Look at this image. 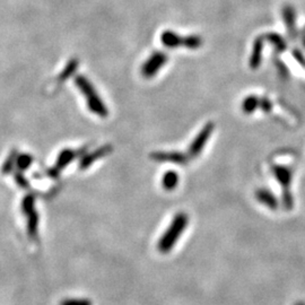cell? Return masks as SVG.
<instances>
[{
    "label": "cell",
    "mask_w": 305,
    "mask_h": 305,
    "mask_svg": "<svg viewBox=\"0 0 305 305\" xmlns=\"http://www.w3.org/2000/svg\"><path fill=\"white\" fill-rule=\"evenodd\" d=\"M189 223V217L186 212H178L174 216L173 221L171 222L170 226L163 234L160 238L157 248H159L160 252L167 253L176 246L178 239L182 235V233L186 230Z\"/></svg>",
    "instance_id": "obj_1"
},
{
    "label": "cell",
    "mask_w": 305,
    "mask_h": 305,
    "mask_svg": "<svg viewBox=\"0 0 305 305\" xmlns=\"http://www.w3.org/2000/svg\"><path fill=\"white\" fill-rule=\"evenodd\" d=\"M75 84L80 93L85 96L89 110L101 118H106L108 116V110L101 96L97 94V91L93 84L87 79L85 76H77L75 79Z\"/></svg>",
    "instance_id": "obj_2"
},
{
    "label": "cell",
    "mask_w": 305,
    "mask_h": 305,
    "mask_svg": "<svg viewBox=\"0 0 305 305\" xmlns=\"http://www.w3.org/2000/svg\"><path fill=\"white\" fill-rule=\"evenodd\" d=\"M161 41L166 48L176 49L179 47H184L188 49H198L203 45V39L198 35L180 36L176 32L165 31L161 35Z\"/></svg>",
    "instance_id": "obj_3"
},
{
    "label": "cell",
    "mask_w": 305,
    "mask_h": 305,
    "mask_svg": "<svg viewBox=\"0 0 305 305\" xmlns=\"http://www.w3.org/2000/svg\"><path fill=\"white\" fill-rule=\"evenodd\" d=\"M274 174L277 181L282 188V205H284L286 210H292L294 200L291 192V183H292V171L290 168L280 165L272 166Z\"/></svg>",
    "instance_id": "obj_4"
},
{
    "label": "cell",
    "mask_w": 305,
    "mask_h": 305,
    "mask_svg": "<svg viewBox=\"0 0 305 305\" xmlns=\"http://www.w3.org/2000/svg\"><path fill=\"white\" fill-rule=\"evenodd\" d=\"M212 132H214V123L208 122L205 124V127L200 130V133L197 136H195V138L192 140L191 145L189 147V159H194V157L200 155V152L205 148L206 143L209 140Z\"/></svg>",
    "instance_id": "obj_5"
},
{
    "label": "cell",
    "mask_w": 305,
    "mask_h": 305,
    "mask_svg": "<svg viewBox=\"0 0 305 305\" xmlns=\"http://www.w3.org/2000/svg\"><path fill=\"white\" fill-rule=\"evenodd\" d=\"M167 61V56L164 52H155L146 60L141 67V74L146 78H151L157 75L160 69L165 66Z\"/></svg>",
    "instance_id": "obj_6"
},
{
    "label": "cell",
    "mask_w": 305,
    "mask_h": 305,
    "mask_svg": "<svg viewBox=\"0 0 305 305\" xmlns=\"http://www.w3.org/2000/svg\"><path fill=\"white\" fill-rule=\"evenodd\" d=\"M79 152H83V150H73L70 148H66L60 151L56 165L50 168L48 172L49 176L52 178H57L60 174V171L63 170L64 167H67L70 164V162L74 161L79 155Z\"/></svg>",
    "instance_id": "obj_7"
},
{
    "label": "cell",
    "mask_w": 305,
    "mask_h": 305,
    "mask_svg": "<svg viewBox=\"0 0 305 305\" xmlns=\"http://www.w3.org/2000/svg\"><path fill=\"white\" fill-rule=\"evenodd\" d=\"M150 159L156 162H168L178 165H186L189 156L179 151H155L150 154Z\"/></svg>",
    "instance_id": "obj_8"
},
{
    "label": "cell",
    "mask_w": 305,
    "mask_h": 305,
    "mask_svg": "<svg viewBox=\"0 0 305 305\" xmlns=\"http://www.w3.org/2000/svg\"><path fill=\"white\" fill-rule=\"evenodd\" d=\"M113 150L112 145H104L102 146L101 148H97L96 150L89 152V154H85L79 162V168L80 170H86L89 168L93 163L97 160H101L103 157L110 154V152Z\"/></svg>",
    "instance_id": "obj_9"
},
{
    "label": "cell",
    "mask_w": 305,
    "mask_h": 305,
    "mask_svg": "<svg viewBox=\"0 0 305 305\" xmlns=\"http://www.w3.org/2000/svg\"><path fill=\"white\" fill-rule=\"evenodd\" d=\"M255 197H257L259 203L268 207L271 210H276L278 208V200L276 199L274 193L270 192L267 189H258L255 191Z\"/></svg>",
    "instance_id": "obj_10"
},
{
    "label": "cell",
    "mask_w": 305,
    "mask_h": 305,
    "mask_svg": "<svg viewBox=\"0 0 305 305\" xmlns=\"http://www.w3.org/2000/svg\"><path fill=\"white\" fill-rule=\"evenodd\" d=\"M27 216V235L31 239H37L39 234V214L37 211H31Z\"/></svg>",
    "instance_id": "obj_11"
},
{
    "label": "cell",
    "mask_w": 305,
    "mask_h": 305,
    "mask_svg": "<svg viewBox=\"0 0 305 305\" xmlns=\"http://www.w3.org/2000/svg\"><path fill=\"white\" fill-rule=\"evenodd\" d=\"M263 49H264V41L263 37H258L253 43V50L251 54V59H250V66L253 69H257L260 63L261 59H263Z\"/></svg>",
    "instance_id": "obj_12"
},
{
    "label": "cell",
    "mask_w": 305,
    "mask_h": 305,
    "mask_svg": "<svg viewBox=\"0 0 305 305\" xmlns=\"http://www.w3.org/2000/svg\"><path fill=\"white\" fill-rule=\"evenodd\" d=\"M179 184V174L176 171H167L162 177V187L166 191H172Z\"/></svg>",
    "instance_id": "obj_13"
},
{
    "label": "cell",
    "mask_w": 305,
    "mask_h": 305,
    "mask_svg": "<svg viewBox=\"0 0 305 305\" xmlns=\"http://www.w3.org/2000/svg\"><path fill=\"white\" fill-rule=\"evenodd\" d=\"M259 97L255 95H250L244 99L242 102V111L247 114L253 113L257 108H259Z\"/></svg>",
    "instance_id": "obj_14"
},
{
    "label": "cell",
    "mask_w": 305,
    "mask_h": 305,
    "mask_svg": "<svg viewBox=\"0 0 305 305\" xmlns=\"http://www.w3.org/2000/svg\"><path fill=\"white\" fill-rule=\"evenodd\" d=\"M32 163H33V157L26 152L17 154V157H16V166L20 172L26 171L32 165Z\"/></svg>",
    "instance_id": "obj_15"
},
{
    "label": "cell",
    "mask_w": 305,
    "mask_h": 305,
    "mask_svg": "<svg viewBox=\"0 0 305 305\" xmlns=\"http://www.w3.org/2000/svg\"><path fill=\"white\" fill-rule=\"evenodd\" d=\"M77 66H78L77 60H76V59L70 60V61L67 63L66 68H64L61 72V74L59 75V78H58L59 83H63V81L66 80L67 78H69L70 76H73L74 73L76 72V69H77Z\"/></svg>",
    "instance_id": "obj_16"
},
{
    "label": "cell",
    "mask_w": 305,
    "mask_h": 305,
    "mask_svg": "<svg viewBox=\"0 0 305 305\" xmlns=\"http://www.w3.org/2000/svg\"><path fill=\"white\" fill-rule=\"evenodd\" d=\"M35 206V198L33 194H27L21 201V211L24 212V215H29L31 211L34 210Z\"/></svg>",
    "instance_id": "obj_17"
},
{
    "label": "cell",
    "mask_w": 305,
    "mask_h": 305,
    "mask_svg": "<svg viewBox=\"0 0 305 305\" xmlns=\"http://www.w3.org/2000/svg\"><path fill=\"white\" fill-rule=\"evenodd\" d=\"M16 157H17V151L16 150H13L12 152H10L8 159L5 161L4 165L2 167V172L3 174H8L13 171L14 166L16 165Z\"/></svg>",
    "instance_id": "obj_18"
},
{
    "label": "cell",
    "mask_w": 305,
    "mask_h": 305,
    "mask_svg": "<svg viewBox=\"0 0 305 305\" xmlns=\"http://www.w3.org/2000/svg\"><path fill=\"white\" fill-rule=\"evenodd\" d=\"M284 19L287 25L288 32L294 31V23H295V15H294V10L292 7H285L284 8Z\"/></svg>",
    "instance_id": "obj_19"
},
{
    "label": "cell",
    "mask_w": 305,
    "mask_h": 305,
    "mask_svg": "<svg viewBox=\"0 0 305 305\" xmlns=\"http://www.w3.org/2000/svg\"><path fill=\"white\" fill-rule=\"evenodd\" d=\"M267 39H268L274 47L277 49V51H284L286 49V42L285 40L282 39L281 36H279L278 34H269L267 36Z\"/></svg>",
    "instance_id": "obj_20"
},
{
    "label": "cell",
    "mask_w": 305,
    "mask_h": 305,
    "mask_svg": "<svg viewBox=\"0 0 305 305\" xmlns=\"http://www.w3.org/2000/svg\"><path fill=\"white\" fill-rule=\"evenodd\" d=\"M60 305H93V303L86 298H68L63 299Z\"/></svg>",
    "instance_id": "obj_21"
},
{
    "label": "cell",
    "mask_w": 305,
    "mask_h": 305,
    "mask_svg": "<svg viewBox=\"0 0 305 305\" xmlns=\"http://www.w3.org/2000/svg\"><path fill=\"white\" fill-rule=\"evenodd\" d=\"M15 180H16V183H17L19 187L29 188V186H30L29 181H27L26 178L23 176V173H21L20 171L15 173Z\"/></svg>",
    "instance_id": "obj_22"
},
{
    "label": "cell",
    "mask_w": 305,
    "mask_h": 305,
    "mask_svg": "<svg viewBox=\"0 0 305 305\" xmlns=\"http://www.w3.org/2000/svg\"><path fill=\"white\" fill-rule=\"evenodd\" d=\"M259 107L263 110L264 112H270L272 110V103L264 97V99H260L259 100Z\"/></svg>",
    "instance_id": "obj_23"
},
{
    "label": "cell",
    "mask_w": 305,
    "mask_h": 305,
    "mask_svg": "<svg viewBox=\"0 0 305 305\" xmlns=\"http://www.w3.org/2000/svg\"><path fill=\"white\" fill-rule=\"evenodd\" d=\"M295 305H305L303 302H297Z\"/></svg>",
    "instance_id": "obj_24"
}]
</instances>
